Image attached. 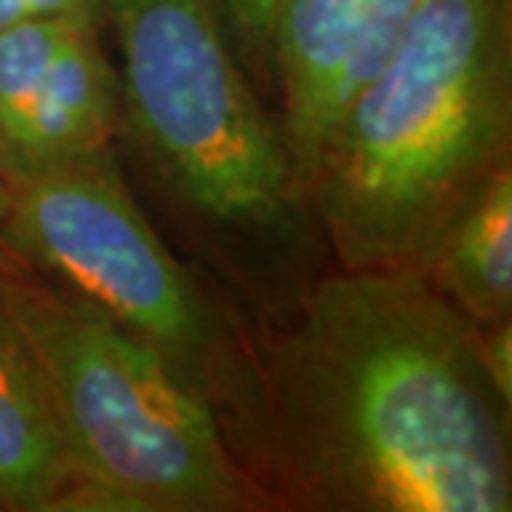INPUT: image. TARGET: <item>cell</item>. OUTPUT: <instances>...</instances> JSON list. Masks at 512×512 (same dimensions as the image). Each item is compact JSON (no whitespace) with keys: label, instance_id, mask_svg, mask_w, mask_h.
<instances>
[{"label":"cell","instance_id":"6da1fadb","mask_svg":"<svg viewBox=\"0 0 512 512\" xmlns=\"http://www.w3.org/2000/svg\"><path fill=\"white\" fill-rule=\"evenodd\" d=\"M296 498L322 510L510 512L507 407L478 325L419 268L319 282L265 362Z\"/></svg>","mask_w":512,"mask_h":512},{"label":"cell","instance_id":"7a4b0ae2","mask_svg":"<svg viewBox=\"0 0 512 512\" xmlns=\"http://www.w3.org/2000/svg\"><path fill=\"white\" fill-rule=\"evenodd\" d=\"M510 0H421L308 180L345 268L427 271L507 163Z\"/></svg>","mask_w":512,"mask_h":512},{"label":"cell","instance_id":"3957f363","mask_svg":"<svg viewBox=\"0 0 512 512\" xmlns=\"http://www.w3.org/2000/svg\"><path fill=\"white\" fill-rule=\"evenodd\" d=\"M57 424L94 501L114 510L211 512L245 501L214 413L163 350L77 293L0 268Z\"/></svg>","mask_w":512,"mask_h":512},{"label":"cell","instance_id":"277c9868","mask_svg":"<svg viewBox=\"0 0 512 512\" xmlns=\"http://www.w3.org/2000/svg\"><path fill=\"white\" fill-rule=\"evenodd\" d=\"M123 55L131 120L202 214L274 228L293 165L245 86L208 0H103Z\"/></svg>","mask_w":512,"mask_h":512},{"label":"cell","instance_id":"5b68a950","mask_svg":"<svg viewBox=\"0 0 512 512\" xmlns=\"http://www.w3.org/2000/svg\"><path fill=\"white\" fill-rule=\"evenodd\" d=\"M0 239L23 268L66 279L180 370L211 345L200 293L131 202L106 151L12 183Z\"/></svg>","mask_w":512,"mask_h":512},{"label":"cell","instance_id":"8992f818","mask_svg":"<svg viewBox=\"0 0 512 512\" xmlns=\"http://www.w3.org/2000/svg\"><path fill=\"white\" fill-rule=\"evenodd\" d=\"M421 0H288L271 43L293 174L308 183L353 97L387 63Z\"/></svg>","mask_w":512,"mask_h":512},{"label":"cell","instance_id":"52a82bcc","mask_svg":"<svg viewBox=\"0 0 512 512\" xmlns=\"http://www.w3.org/2000/svg\"><path fill=\"white\" fill-rule=\"evenodd\" d=\"M94 501L57 424L35 350L0 291V507L60 510Z\"/></svg>","mask_w":512,"mask_h":512},{"label":"cell","instance_id":"ba28073f","mask_svg":"<svg viewBox=\"0 0 512 512\" xmlns=\"http://www.w3.org/2000/svg\"><path fill=\"white\" fill-rule=\"evenodd\" d=\"M117 123V77L94 43V29H77L57 52L18 137L0 154L9 183L106 151Z\"/></svg>","mask_w":512,"mask_h":512},{"label":"cell","instance_id":"9c48e42d","mask_svg":"<svg viewBox=\"0 0 512 512\" xmlns=\"http://www.w3.org/2000/svg\"><path fill=\"white\" fill-rule=\"evenodd\" d=\"M436 268L447 302L473 325L510 319L512 305V174L504 163L481 185L441 239Z\"/></svg>","mask_w":512,"mask_h":512},{"label":"cell","instance_id":"30bf717a","mask_svg":"<svg viewBox=\"0 0 512 512\" xmlns=\"http://www.w3.org/2000/svg\"><path fill=\"white\" fill-rule=\"evenodd\" d=\"M89 29L63 18L20 20L0 32V154L18 137L63 43Z\"/></svg>","mask_w":512,"mask_h":512},{"label":"cell","instance_id":"8fae6325","mask_svg":"<svg viewBox=\"0 0 512 512\" xmlns=\"http://www.w3.org/2000/svg\"><path fill=\"white\" fill-rule=\"evenodd\" d=\"M32 18H63L94 29L103 18V0H0V32Z\"/></svg>","mask_w":512,"mask_h":512},{"label":"cell","instance_id":"7c38bea8","mask_svg":"<svg viewBox=\"0 0 512 512\" xmlns=\"http://www.w3.org/2000/svg\"><path fill=\"white\" fill-rule=\"evenodd\" d=\"M481 336V356L487 373L493 379L495 390L510 402L512 396V336L510 319L507 322H495L490 325V333H478Z\"/></svg>","mask_w":512,"mask_h":512},{"label":"cell","instance_id":"4fadbf2b","mask_svg":"<svg viewBox=\"0 0 512 512\" xmlns=\"http://www.w3.org/2000/svg\"><path fill=\"white\" fill-rule=\"evenodd\" d=\"M225 6L242 35L254 37L256 43H271L276 0H225Z\"/></svg>","mask_w":512,"mask_h":512},{"label":"cell","instance_id":"5bb4252c","mask_svg":"<svg viewBox=\"0 0 512 512\" xmlns=\"http://www.w3.org/2000/svg\"><path fill=\"white\" fill-rule=\"evenodd\" d=\"M9 202H12V183L0 171V225H3L6 214H9ZM0 268H23L18 259L9 254V248L3 245V239H0Z\"/></svg>","mask_w":512,"mask_h":512},{"label":"cell","instance_id":"9a60e30c","mask_svg":"<svg viewBox=\"0 0 512 512\" xmlns=\"http://www.w3.org/2000/svg\"><path fill=\"white\" fill-rule=\"evenodd\" d=\"M282 3H288V0H276V12L282 9ZM271 32H274V29H271Z\"/></svg>","mask_w":512,"mask_h":512}]
</instances>
